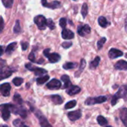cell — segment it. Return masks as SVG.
I'll return each instance as SVG.
<instances>
[{"instance_id": "6da1fadb", "label": "cell", "mask_w": 127, "mask_h": 127, "mask_svg": "<svg viewBox=\"0 0 127 127\" xmlns=\"http://www.w3.org/2000/svg\"><path fill=\"white\" fill-rule=\"evenodd\" d=\"M121 98H127V85H124L121 86L118 91V92L113 96L112 99V105L115 106L116 105L118 100Z\"/></svg>"}, {"instance_id": "7a4b0ae2", "label": "cell", "mask_w": 127, "mask_h": 127, "mask_svg": "<svg viewBox=\"0 0 127 127\" xmlns=\"http://www.w3.org/2000/svg\"><path fill=\"white\" fill-rule=\"evenodd\" d=\"M13 71H14L12 70L11 68L7 67L6 65V63L4 60H1V70H0V74H1L0 78H1V80L9 77Z\"/></svg>"}, {"instance_id": "3957f363", "label": "cell", "mask_w": 127, "mask_h": 127, "mask_svg": "<svg viewBox=\"0 0 127 127\" xmlns=\"http://www.w3.org/2000/svg\"><path fill=\"white\" fill-rule=\"evenodd\" d=\"M10 110L12 113L20 115L22 118H25L27 117V111L20 106H18V105H13V104H9Z\"/></svg>"}, {"instance_id": "277c9868", "label": "cell", "mask_w": 127, "mask_h": 127, "mask_svg": "<svg viewBox=\"0 0 127 127\" xmlns=\"http://www.w3.org/2000/svg\"><path fill=\"white\" fill-rule=\"evenodd\" d=\"M43 54L45 55V57H46L48 59L49 62L51 63H57L61 58L60 55L58 54L57 53H50V48L45 49L43 51Z\"/></svg>"}, {"instance_id": "5b68a950", "label": "cell", "mask_w": 127, "mask_h": 127, "mask_svg": "<svg viewBox=\"0 0 127 127\" xmlns=\"http://www.w3.org/2000/svg\"><path fill=\"white\" fill-rule=\"evenodd\" d=\"M34 23L37 25L38 28L39 30H45L47 27V19L45 17L42 15H38L35 16L34 19Z\"/></svg>"}, {"instance_id": "8992f818", "label": "cell", "mask_w": 127, "mask_h": 127, "mask_svg": "<svg viewBox=\"0 0 127 127\" xmlns=\"http://www.w3.org/2000/svg\"><path fill=\"white\" fill-rule=\"evenodd\" d=\"M25 68L28 70H30L31 71H33L34 74H35V75H36V76H42V75L48 73V71L45 69H43V68H38V67L33 66L31 63H27L25 65Z\"/></svg>"}, {"instance_id": "52a82bcc", "label": "cell", "mask_w": 127, "mask_h": 127, "mask_svg": "<svg viewBox=\"0 0 127 127\" xmlns=\"http://www.w3.org/2000/svg\"><path fill=\"white\" fill-rule=\"evenodd\" d=\"M107 97L106 96H100L97 97H89L86 100V105H94L97 103H102L106 101Z\"/></svg>"}, {"instance_id": "ba28073f", "label": "cell", "mask_w": 127, "mask_h": 127, "mask_svg": "<svg viewBox=\"0 0 127 127\" xmlns=\"http://www.w3.org/2000/svg\"><path fill=\"white\" fill-rule=\"evenodd\" d=\"M33 112L39 121V124H40L41 127H52V126L48 123L46 118L39 110H36V111L33 110Z\"/></svg>"}, {"instance_id": "9c48e42d", "label": "cell", "mask_w": 127, "mask_h": 127, "mask_svg": "<svg viewBox=\"0 0 127 127\" xmlns=\"http://www.w3.org/2000/svg\"><path fill=\"white\" fill-rule=\"evenodd\" d=\"M1 108V117L4 121H7L10 118V110L9 108V104H2L0 106Z\"/></svg>"}, {"instance_id": "30bf717a", "label": "cell", "mask_w": 127, "mask_h": 127, "mask_svg": "<svg viewBox=\"0 0 127 127\" xmlns=\"http://www.w3.org/2000/svg\"><path fill=\"white\" fill-rule=\"evenodd\" d=\"M77 33L80 36H85L91 33V28L89 25H80L77 29Z\"/></svg>"}, {"instance_id": "8fae6325", "label": "cell", "mask_w": 127, "mask_h": 127, "mask_svg": "<svg viewBox=\"0 0 127 127\" xmlns=\"http://www.w3.org/2000/svg\"><path fill=\"white\" fill-rule=\"evenodd\" d=\"M41 2H42V4L44 7H48V8H51V9L59 8L60 7V4H61V3L59 1H51V2H48L46 0H42Z\"/></svg>"}, {"instance_id": "7c38bea8", "label": "cell", "mask_w": 127, "mask_h": 127, "mask_svg": "<svg viewBox=\"0 0 127 127\" xmlns=\"http://www.w3.org/2000/svg\"><path fill=\"white\" fill-rule=\"evenodd\" d=\"M61 82L57 79H52L50 82H48L46 85L47 88L51 90H56V89H59L60 88H61Z\"/></svg>"}, {"instance_id": "4fadbf2b", "label": "cell", "mask_w": 127, "mask_h": 127, "mask_svg": "<svg viewBox=\"0 0 127 127\" xmlns=\"http://www.w3.org/2000/svg\"><path fill=\"white\" fill-rule=\"evenodd\" d=\"M81 116H82V112L80 109H77L76 111H72L68 113V118L71 121H75L80 119Z\"/></svg>"}, {"instance_id": "5bb4252c", "label": "cell", "mask_w": 127, "mask_h": 127, "mask_svg": "<svg viewBox=\"0 0 127 127\" xmlns=\"http://www.w3.org/2000/svg\"><path fill=\"white\" fill-rule=\"evenodd\" d=\"M123 55H124V53L117 48H111L109 51V57L110 59H115V58L122 57Z\"/></svg>"}, {"instance_id": "9a60e30c", "label": "cell", "mask_w": 127, "mask_h": 127, "mask_svg": "<svg viewBox=\"0 0 127 127\" xmlns=\"http://www.w3.org/2000/svg\"><path fill=\"white\" fill-rule=\"evenodd\" d=\"M10 86L8 83H3L1 85L0 87V90H1V93L3 96L4 97H8L10 95Z\"/></svg>"}, {"instance_id": "2e32d148", "label": "cell", "mask_w": 127, "mask_h": 127, "mask_svg": "<svg viewBox=\"0 0 127 127\" xmlns=\"http://www.w3.org/2000/svg\"><path fill=\"white\" fill-rule=\"evenodd\" d=\"M62 37L64 39H71L74 37V33L71 30L64 28L62 31Z\"/></svg>"}, {"instance_id": "e0dca14e", "label": "cell", "mask_w": 127, "mask_h": 127, "mask_svg": "<svg viewBox=\"0 0 127 127\" xmlns=\"http://www.w3.org/2000/svg\"><path fill=\"white\" fill-rule=\"evenodd\" d=\"M61 80L64 83V85L63 86V89H69L72 84H71V82L70 81V79H69V77L68 75H63L61 77Z\"/></svg>"}, {"instance_id": "ac0fdd59", "label": "cell", "mask_w": 127, "mask_h": 127, "mask_svg": "<svg viewBox=\"0 0 127 127\" xmlns=\"http://www.w3.org/2000/svg\"><path fill=\"white\" fill-rule=\"evenodd\" d=\"M117 70H127V62L125 60H119L115 65Z\"/></svg>"}, {"instance_id": "d6986e66", "label": "cell", "mask_w": 127, "mask_h": 127, "mask_svg": "<svg viewBox=\"0 0 127 127\" xmlns=\"http://www.w3.org/2000/svg\"><path fill=\"white\" fill-rule=\"evenodd\" d=\"M120 118L124 124L127 127V108H123L120 111Z\"/></svg>"}, {"instance_id": "ffe728a7", "label": "cell", "mask_w": 127, "mask_h": 127, "mask_svg": "<svg viewBox=\"0 0 127 127\" xmlns=\"http://www.w3.org/2000/svg\"><path fill=\"white\" fill-rule=\"evenodd\" d=\"M80 92V88L77 86H71L67 89V93L69 95H75Z\"/></svg>"}, {"instance_id": "44dd1931", "label": "cell", "mask_w": 127, "mask_h": 127, "mask_svg": "<svg viewBox=\"0 0 127 127\" xmlns=\"http://www.w3.org/2000/svg\"><path fill=\"white\" fill-rule=\"evenodd\" d=\"M98 23H99L100 26H101L103 28H106L110 25V22L104 16H100L98 18Z\"/></svg>"}, {"instance_id": "7402d4cb", "label": "cell", "mask_w": 127, "mask_h": 127, "mask_svg": "<svg viewBox=\"0 0 127 127\" xmlns=\"http://www.w3.org/2000/svg\"><path fill=\"white\" fill-rule=\"evenodd\" d=\"M16 45H17L16 42H12V43L9 44L7 46V48H5V53L8 55L11 54L15 51L16 48Z\"/></svg>"}, {"instance_id": "603a6c76", "label": "cell", "mask_w": 127, "mask_h": 127, "mask_svg": "<svg viewBox=\"0 0 127 127\" xmlns=\"http://www.w3.org/2000/svg\"><path fill=\"white\" fill-rule=\"evenodd\" d=\"M86 60L84 59H82L81 60V62H80V68H79V70L75 73V77H77L80 75V74L83 72V71L84 70L85 67H86Z\"/></svg>"}, {"instance_id": "cb8c5ba5", "label": "cell", "mask_w": 127, "mask_h": 127, "mask_svg": "<svg viewBox=\"0 0 127 127\" xmlns=\"http://www.w3.org/2000/svg\"><path fill=\"white\" fill-rule=\"evenodd\" d=\"M63 68L65 70H69V69H73L77 67V63H71V62H68L65 63L63 65Z\"/></svg>"}, {"instance_id": "d4e9b609", "label": "cell", "mask_w": 127, "mask_h": 127, "mask_svg": "<svg viewBox=\"0 0 127 127\" xmlns=\"http://www.w3.org/2000/svg\"><path fill=\"white\" fill-rule=\"evenodd\" d=\"M51 99L52 102L54 103L55 104H61V103H63V98H62L60 95H51Z\"/></svg>"}, {"instance_id": "484cf974", "label": "cell", "mask_w": 127, "mask_h": 127, "mask_svg": "<svg viewBox=\"0 0 127 127\" xmlns=\"http://www.w3.org/2000/svg\"><path fill=\"white\" fill-rule=\"evenodd\" d=\"M100 57H96L91 62V63H90V68H91V69H95V68H96L98 66V65H99V63H100Z\"/></svg>"}, {"instance_id": "4316f807", "label": "cell", "mask_w": 127, "mask_h": 127, "mask_svg": "<svg viewBox=\"0 0 127 127\" xmlns=\"http://www.w3.org/2000/svg\"><path fill=\"white\" fill-rule=\"evenodd\" d=\"M48 80H49V76L48 75H45L42 77H40L39 78L36 79V83L38 85H42L43 83H45L46 81H48Z\"/></svg>"}, {"instance_id": "83f0119b", "label": "cell", "mask_w": 127, "mask_h": 127, "mask_svg": "<svg viewBox=\"0 0 127 127\" xmlns=\"http://www.w3.org/2000/svg\"><path fill=\"white\" fill-rule=\"evenodd\" d=\"M97 121L98 124H99L100 126H106V125H107V124H108L107 120H106L103 116H102V115H99V116L97 117Z\"/></svg>"}, {"instance_id": "f1b7e54d", "label": "cell", "mask_w": 127, "mask_h": 127, "mask_svg": "<svg viewBox=\"0 0 127 127\" xmlns=\"http://www.w3.org/2000/svg\"><path fill=\"white\" fill-rule=\"evenodd\" d=\"M81 14L83 16V18H85L87 14H88V5L86 3H84L82 6V9H81Z\"/></svg>"}, {"instance_id": "f546056e", "label": "cell", "mask_w": 127, "mask_h": 127, "mask_svg": "<svg viewBox=\"0 0 127 127\" xmlns=\"http://www.w3.org/2000/svg\"><path fill=\"white\" fill-rule=\"evenodd\" d=\"M13 101H14L16 103L19 104V105H21V104L23 103V100H22L21 96H20L19 95H18V94H16V95L13 96Z\"/></svg>"}, {"instance_id": "4dcf8cb0", "label": "cell", "mask_w": 127, "mask_h": 127, "mask_svg": "<svg viewBox=\"0 0 127 127\" xmlns=\"http://www.w3.org/2000/svg\"><path fill=\"white\" fill-rule=\"evenodd\" d=\"M13 32L15 33H19L21 32V27H20V23L19 20L16 21V24L15 26L13 27Z\"/></svg>"}, {"instance_id": "1f68e13d", "label": "cell", "mask_w": 127, "mask_h": 127, "mask_svg": "<svg viewBox=\"0 0 127 127\" xmlns=\"http://www.w3.org/2000/svg\"><path fill=\"white\" fill-rule=\"evenodd\" d=\"M23 83V79L21 77H15L13 80V83L16 86H19L22 84Z\"/></svg>"}, {"instance_id": "d6a6232c", "label": "cell", "mask_w": 127, "mask_h": 127, "mask_svg": "<svg viewBox=\"0 0 127 127\" xmlns=\"http://www.w3.org/2000/svg\"><path fill=\"white\" fill-rule=\"evenodd\" d=\"M77 104V101L76 100H71V101H69L68 102L65 106V109H72L74 108Z\"/></svg>"}, {"instance_id": "836d02e7", "label": "cell", "mask_w": 127, "mask_h": 127, "mask_svg": "<svg viewBox=\"0 0 127 127\" xmlns=\"http://www.w3.org/2000/svg\"><path fill=\"white\" fill-rule=\"evenodd\" d=\"M106 42V37H102L98 42H97V48L99 49V50H100L102 48H103V45H104V43Z\"/></svg>"}, {"instance_id": "e575fe53", "label": "cell", "mask_w": 127, "mask_h": 127, "mask_svg": "<svg viewBox=\"0 0 127 127\" xmlns=\"http://www.w3.org/2000/svg\"><path fill=\"white\" fill-rule=\"evenodd\" d=\"M13 126L15 127H24V123L21 121V120H19V119H16V120H15L13 122Z\"/></svg>"}, {"instance_id": "d590c367", "label": "cell", "mask_w": 127, "mask_h": 127, "mask_svg": "<svg viewBox=\"0 0 127 127\" xmlns=\"http://www.w3.org/2000/svg\"><path fill=\"white\" fill-rule=\"evenodd\" d=\"M66 22H67V19H66L65 18H64V17H63V18H61V19H60L59 24H60V27H61L63 29L65 28L66 25H67V23H66Z\"/></svg>"}, {"instance_id": "8d00e7d4", "label": "cell", "mask_w": 127, "mask_h": 127, "mask_svg": "<svg viewBox=\"0 0 127 127\" xmlns=\"http://www.w3.org/2000/svg\"><path fill=\"white\" fill-rule=\"evenodd\" d=\"M47 26L51 29V30H54L55 28V25L54 22H53V20L51 19H47Z\"/></svg>"}, {"instance_id": "74e56055", "label": "cell", "mask_w": 127, "mask_h": 127, "mask_svg": "<svg viewBox=\"0 0 127 127\" xmlns=\"http://www.w3.org/2000/svg\"><path fill=\"white\" fill-rule=\"evenodd\" d=\"M1 1L6 7H10L13 3V0H1Z\"/></svg>"}, {"instance_id": "f35d334b", "label": "cell", "mask_w": 127, "mask_h": 127, "mask_svg": "<svg viewBox=\"0 0 127 127\" xmlns=\"http://www.w3.org/2000/svg\"><path fill=\"white\" fill-rule=\"evenodd\" d=\"M28 60L33 63H36V58H35V54L33 53V51H32L29 55H28Z\"/></svg>"}, {"instance_id": "ab89813d", "label": "cell", "mask_w": 127, "mask_h": 127, "mask_svg": "<svg viewBox=\"0 0 127 127\" xmlns=\"http://www.w3.org/2000/svg\"><path fill=\"white\" fill-rule=\"evenodd\" d=\"M72 45L71 42H64L62 43V46L63 48H69Z\"/></svg>"}, {"instance_id": "60d3db41", "label": "cell", "mask_w": 127, "mask_h": 127, "mask_svg": "<svg viewBox=\"0 0 127 127\" xmlns=\"http://www.w3.org/2000/svg\"><path fill=\"white\" fill-rule=\"evenodd\" d=\"M21 45H22V49L23 51H25V50H27V48H28L29 44H28V42H21Z\"/></svg>"}, {"instance_id": "b9f144b4", "label": "cell", "mask_w": 127, "mask_h": 127, "mask_svg": "<svg viewBox=\"0 0 127 127\" xmlns=\"http://www.w3.org/2000/svg\"><path fill=\"white\" fill-rule=\"evenodd\" d=\"M4 28V20H3V18L1 17V32L2 31Z\"/></svg>"}, {"instance_id": "7bdbcfd3", "label": "cell", "mask_w": 127, "mask_h": 127, "mask_svg": "<svg viewBox=\"0 0 127 127\" xmlns=\"http://www.w3.org/2000/svg\"><path fill=\"white\" fill-rule=\"evenodd\" d=\"M124 26H125V29H126V31H127V17L126 18V19H125V24H124Z\"/></svg>"}, {"instance_id": "ee69618b", "label": "cell", "mask_w": 127, "mask_h": 127, "mask_svg": "<svg viewBox=\"0 0 127 127\" xmlns=\"http://www.w3.org/2000/svg\"><path fill=\"white\" fill-rule=\"evenodd\" d=\"M3 54V46H1V56Z\"/></svg>"}, {"instance_id": "f6af8a7d", "label": "cell", "mask_w": 127, "mask_h": 127, "mask_svg": "<svg viewBox=\"0 0 127 127\" xmlns=\"http://www.w3.org/2000/svg\"><path fill=\"white\" fill-rule=\"evenodd\" d=\"M2 127H8L7 126H2Z\"/></svg>"}, {"instance_id": "bcb514c9", "label": "cell", "mask_w": 127, "mask_h": 127, "mask_svg": "<svg viewBox=\"0 0 127 127\" xmlns=\"http://www.w3.org/2000/svg\"><path fill=\"white\" fill-rule=\"evenodd\" d=\"M27 127V126H25V125H24V127Z\"/></svg>"}, {"instance_id": "7dc6e473", "label": "cell", "mask_w": 127, "mask_h": 127, "mask_svg": "<svg viewBox=\"0 0 127 127\" xmlns=\"http://www.w3.org/2000/svg\"><path fill=\"white\" fill-rule=\"evenodd\" d=\"M126 57L127 58V54H126Z\"/></svg>"}, {"instance_id": "c3c4849f", "label": "cell", "mask_w": 127, "mask_h": 127, "mask_svg": "<svg viewBox=\"0 0 127 127\" xmlns=\"http://www.w3.org/2000/svg\"><path fill=\"white\" fill-rule=\"evenodd\" d=\"M110 127V126H108V127Z\"/></svg>"}, {"instance_id": "681fc988", "label": "cell", "mask_w": 127, "mask_h": 127, "mask_svg": "<svg viewBox=\"0 0 127 127\" xmlns=\"http://www.w3.org/2000/svg\"><path fill=\"white\" fill-rule=\"evenodd\" d=\"M74 1H76V0H74Z\"/></svg>"}]
</instances>
